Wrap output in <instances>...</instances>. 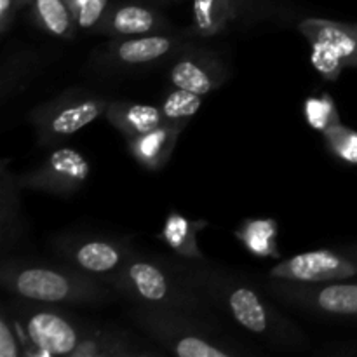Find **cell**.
<instances>
[{"label": "cell", "instance_id": "7a4b0ae2", "mask_svg": "<svg viewBox=\"0 0 357 357\" xmlns=\"http://www.w3.org/2000/svg\"><path fill=\"white\" fill-rule=\"evenodd\" d=\"M3 289L35 303H108L119 296L107 282L73 265L3 261L0 268Z\"/></svg>", "mask_w": 357, "mask_h": 357}, {"label": "cell", "instance_id": "cb8c5ba5", "mask_svg": "<svg viewBox=\"0 0 357 357\" xmlns=\"http://www.w3.org/2000/svg\"><path fill=\"white\" fill-rule=\"evenodd\" d=\"M303 114H305L307 122L321 132L333 128V126L342 124L337 105H335L333 98H331L330 94L309 98V100L303 103Z\"/></svg>", "mask_w": 357, "mask_h": 357}, {"label": "cell", "instance_id": "3957f363", "mask_svg": "<svg viewBox=\"0 0 357 357\" xmlns=\"http://www.w3.org/2000/svg\"><path fill=\"white\" fill-rule=\"evenodd\" d=\"M108 286L129 302L150 309L176 310L185 314L206 312L208 300L185 282L180 272L166 264L135 253L121 271L108 281Z\"/></svg>", "mask_w": 357, "mask_h": 357}, {"label": "cell", "instance_id": "d6a6232c", "mask_svg": "<svg viewBox=\"0 0 357 357\" xmlns=\"http://www.w3.org/2000/svg\"><path fill=\"white\" fill-rule=\"evenodd\" d=\"M17 2H20V6H21V7H24V6H26V3H31V2H33V0H17Z\"/></svg>", "mask_w": 357, "mask_h": 357}, {"label": "cell", "instance_id": "2e32d148", "mask_svg": "<svg viewBox=\"0 0 357 357\" xmlns=\"http://www.w3.org/2000/svg\"><path fill=\"white\" fill-rule=\"evenodd\" d=\"M105 117L126 139L145 135L166 122L160 107L132 101H114L108 105Z\"/></svg>", "mask_w": 357, "mask_h": 357}, {"label": "cell", "instance_id": "4dcf8cb0", "mask_svg": "<svg viewBox=\"0 0 357 357\" xmlns=\"http://www.w3.org/2000/svg\"><path fill=\"white\" fill-rule=\"evenodd\" d=\"M340 251L344 255H347V257L357 265V244H352V246H342Z\"/></svg>", "mask_w": 357, "mask_h": 357}, {"label": "cell", "instance_id": "ba28073f", "mask_svg": "<svg viewBox=\"0 0 357 357\" xmlns=\"http://www.w3.org/2000/svg\"><path fill=\"white\" fill-rule=\"evenodd\" d=\"M267 291L296 309L340 319H357V284L272 279L267 284Z\"/></svg>", "mask_w": 357, "mask_h": 357}, {"label": "cell", "instance_id": "d6986e66", "mask_svg": "<svg viewBox=\"0 0 357 357\" xmlns=\"http://www.w3.org/2000/svg\"><path fill=\"white\" fill-rule=\"evenodd\" d=\"M21 185L17 178L7 171V164L2 162V183H0V232L2 246L7 248L23 232V220L20 209Z\"/></svg>", "mask_w": 357, "mask_h": 357}, {"label": "cell", "instance_id": "5bb4252c", "mask_svg": "<svg viewBox=\"0 0 357 357\" xmlns=\"http://www.w3.org/2000/svg\"><path fill=\"white\" fill-rule=\"evenodd\" d=\"M180 47V38L150 33L135 38H115L110 45V54L122 65L138 66L159 61Z\"/></svg>", "mask_w": 357, "mask_h": 357}, {"label": "cell", "instance_id": "ffe728a7", "mask_svg": "<svg viewBox=\"0 0 357 357\" xmlns=\"http://www.w3.org/2000/svg\"><path fill=\"white\" fill-rule=\"evenodd\" d=\"M31 16L35 24L56 38H72L77 21L66 0H33Z\"/></svg>", "mask_w": 357, "mask_h": 357}, {"label": "cell", "instance_id": "f546056e", "mask_svg": "<svg viewBox=\"0 0 357 357\" xmlns=\"http://www.w3.org/2000/svg\"><path fill=\"white\" fill-rule=\"evenodd\" d=\"M331 354L357 356V340L356 342H349V344L340 345V347H333V349H331Z\"/></svg>", "mask_w": 357, "mask_h": 357}, {"label": "cell", "instance_id": "4316f807", "mask_svg": "<svg viewBox=\"0 0 357 357\" xmlns=\"http://www.w3.org/2000/svg\"><path fill=\"white\" fill-rule=\"evenodd\" d=\"M79 28H98L108 10V0H66Z\"/></svg>", "mask_w": 357, "mask_h": 357}, {"label": "cell", "instance_id": "603a6c76", "mask_svg": "<svg viewBox=\"0 0 357 357\" xmlns=\"http://www.w3.org/2000/svg\"><path fill=\"white\" fill-rule=\"evenodd\" d=\"M202 105L201 94H195L192 91L180 89L174 87L164 96L160 103V112L164 115V121L169 124L185 126L195 114L199 112Z\"/></svg>", "mask_w": 357, "mask_h": 357}, {"label": "cell", "instance_id": "277c9868", "mask_svg": "<svg viewBox=\"0 0 357 357\" xmlns=\"http://www.w3.org/2000/svg\"><path fill=\"white\" fill-rule=\"evenodd\" d=\"M129 319L155 344L180 357H230L241 354L239 349L220 344L215 328L195 319L194 314L176 310L150 309L136 305Z\"/></svg>", "mask_w": 357, "mask_h": 357}, {"label": "cell", "instance_id": "8fae6325", "mask_svg": "<svg viewBox=\"0 0 357 357\" xmlns=\"http://www.w3.org/2000/svg\"><path fill=\"white\" fill-rule=\"evenodd\" d=\"M268 278L298 282L344 281L357 278V265L340 250L309 251L278 264Z\"/></svg>", "mask_w": 357, "mask_h": 357}, {"label": "cell", "instance_id": "30bf717a", "mask_svg": "<svg viewBox=\"0 0 357 357\" xmlns=\"http://www.w3.org/2000/svg\"><path fill=\"white\" fill-rule=\"evenodd\" d=\"M89 176V162L75 149H58L42 160L35 169L17 176L21 188L47 194L68 195L75 194Z\"/></svg>", "mask_w": 357, "mask_h": 357}, {"label": "cell", "instance_id": "6da1fadb", "mask_svg": "<svg viewBox=\"0 0 357 357\" xmlns=\"http://www.w3.org/2000/svg\"><path fill=\"white\" fill-rule=\"evenodd\" d=\"M178 272L188 286L250 333L284 349H305L309 345V337L293 321L279 314L253 284L209 268L180 267Z\"/></svg>", "mask_w": 357, "mask_h": 357}, {"label": "cell", "instance_id": "7c38bea8", "mask_svg": "<svg viewBox=\"0 0 357 357\" xmlns=\"http://www.w3.org/2000/svg\"><path fill=\"white\" fill-rule=\"evenodd\" d=\"M166 26V20L157 10L142 3L119 2L108 7L98 30L108 37L126 38L155 33L157 30H162Z\"/></svg>", "mask_w": 357, "mask_h": 357}, {"label": "cell", "instance_id": "ac0fdd59", "mask_svg": "<svg viewBox=\"0 0 357 357\" xmlns=\"http://www.w3.org/2000/svg\"><path fill=\"white\" fill-rule=\"evenodd\" d=\"M201 227H206L204 222H190L187 216L171 211L167 215L166 223L160 230V239L181 258L187 260L204 261V255L201 253L197 244V234Z\"/></svg>", "mask_w": 357, "mask_h": 357}, {"label": "cell", "instance_id": "1f68e13d", "mask_svg": "<svg viewBox=\"0 0 357 357\" xmlns=\"http://www.w3.org/2000/svg\"><path fill=\"white\" fill-rule=\"evenodd\" d=\"M230 6H232V10H234V14H236V20H237L241 14V10H243L244 0H230Z\"/></svg>", "mask_w": 357, "mask_h": 357}, {"label": "cell", "instance_id": "9c48e42d", "mask_svg": "<svg viewBox=\"0 0 357 357\" xmlns=\"http://www.w3.org/2000/svg\"><path fill=\"white\" fill-rule=\"evenodd\" d=\"M52 248L66 264L101 279L107 284L135 253V250L122 241L80 234L58 237Z\"/></svg>", "mask_w": 357, "mask_h": 357}, {"label": "cell", "instance_id": "52a82bcc", "mask_svg": "<svg viewBox=\"0 0 357 357\" xmlns=\"http://www.w3.org/2000/svg\"><path fill=\"white\" fill-rule=\"evenodd\" d=\"M298 31L310 45L312 65L324 79L337 80L345 68H357V23L309 17Z\"/></svg>", "mask_w": 357, "mask_h": 357}, {"label": "cell", "instance_id": "8992f818", "mask_svg": "<svg viewBox=\"0 0 357 357\" xmlns=\"http://www.w3.org/2000/svg\"><path fill=\"white\" fill-rule=\"evenodd\" d=\"M16 328L23 354L70 357L91 330L73 317L47 309H26Z\"/></svg>", "mask_w": 357, "mask_h": 357}, {"label": "cell", "instance_id": "44dd1931", "mask_svg": "<svg viewBox=\"0 0 357 357\" xmlns=\"http://www.w3.org/2000/svg\"><path fill=\"white\" fill-rule=\"evenodd\" d=\"M236 237L250 253L260 258H278V223L271 218L246 220L236 230Z\"/></svg>", "mask_w": 357, "mask_h": 357}, {"label": "cell", "instance_id": "4fadbf2b", "mask_svg": "<svg viewBox=\"0 0 357 357\" xmlns=\"http://www.w3.org/2000/svg\"><path fill=\"white\" fill-rule=\"evenodd\" d=\"M173 87L192 91L195 94L213 93L225 80L223 66L215 58L204 52H183L169 70Z\"/></svg>", "mask_w": 357, "mask_h": 357}, {"label": "cell", "instance_id": "f1b7e54d", "mask_svg": "<svg viewBox=\"0 0 357 357\" xmlns=\"http://www.w3.org/2000/svg\"><path fill=\"white\" fill-rule=\"evenodd\" d=\"M20 2L17 0H0V31L7 33L14 23V16L16 10L20 9Z\"/></svg>", "mask_w": 357, "mask_h": 357}, {"label": "cell", "instance_id": "7402d4cb", "mask_svg": "<svg viewBox=\"0 0 357 357\" xmlns=\"http://www.w3.org/2000/svg\"><path fill=\"white\" fill-rule=\"evenodd\" d=\"M194 30L199 37H215L236 20L230 0H194Z\"/></svg>", "mask_w": 357, "mask_h": 357}, {"label": "cell", "instance_id": "d4e9b609", "mask_svg": "<svg viewBox=\"0 0 357 357\" xmlns=\"http://www.w3.org/2000/svg\"><path fill=\"white\" fill-rule=\"evenodd\" d=\"M326 145L331 152L342 160L351 164H357V132L345 126L337 124L323 132Z\"/></svg>", "mask_w": 357, "mask_h": 357}, {"label": "cell", "instance_id": "83f0119b", "mask_svg": "<svg viewBox=\"0 0 357 357\" xmlns=\"http://www.w3.org/2000/svg\"><path fill=\"white\" fill-rule=\"evenodd\" d=\"M20 345L21 342L14 335L9 319H7L6 314H2V321H0V357H20L23 354Z\"/></svg>", "mask_w": 357, "mask_h": 357}, {"label": "cell", "instance_id": "e0dca14e", "mask_svg": "<svg viewBox=\"0 0 357 357\" xmlns=\"http://www.w3.org/2000/svg\"><path fill=\"white\" fill-rule=\"evenodd\" d=\"M152 354L149 349L136 345L131 337L110 330L91 326L87 337L80 342L72 357H112V356H145Z\"/></svg>", "mask_w": 357, "mask_h": 357}, {"label": "cell", "instance_id": "9a60e30c", "mask_svg": "<svg viewBox=\"0 0 357 357\" xmlns=\"http://www.w3.org/2000/svg\"><path fill=\"white\" fill-rule=\"evenodd\" d=\"M183 126L164 122L159 128L128 139L129 152L146 169H160L171 159Z\"/></svg>", "mask_w": 357, "mask_h": 357}, {"label": "cell", "instance_id": "5b68a950", "mask_svg": "<svg viewBox=\"0 0 357 357\" xmlns=\"http://www.w3.org/2000/svg\"><path fill=\"white\" fill-rule=\"evenodd\" d=\"M108 101L86 91H66L40 105L28 115L38 145L54 146L96 121L108 108Z\"/></svg>", "mask_w": 357, "mask_h": 357}, {"label": "cell", "instance_id": "484cf974", "mask_svg": "<svg viewBox=\"0 0 357 357\" xmlns=\"http://www.w3.org/2000/svg\"><path fill=\"white\" fill-rule=\"evenodd\" d=\"M35 59L31 58L30 52L24 54H13V59H6L2 66V98L6 100L10 91L16 89L23 77L28 75L30 66L35 65Z\"/></svg>", "mask_w": 357, "mask_h": 357}]
</instances>
